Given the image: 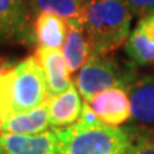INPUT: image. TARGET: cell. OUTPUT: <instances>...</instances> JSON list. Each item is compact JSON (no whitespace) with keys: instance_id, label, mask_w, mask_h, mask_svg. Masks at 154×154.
Returning a JSON list of instances; mask_svg holds the SVG:
<instances>
[{"instance_id":"obj_9","label":"cell","mask_w":154,"mask_h":154,"mask_svg":"<svg viewBox=\"0 0 154 154\" xmlns=\"http://www.w3.org/2000/svg\"><path fill=\"white\" fill-rule=\"evenodd\" d=\"M127 93L132 121L143 126H154V75L136 79Z\"/></svg>"},{"instance_id":"obj_4","label":"cell","mask_w":154,"mask_h":154,"mask_svg":"<svg viewBox=\"0 0 154 154\" xmlns=\"http://www.w3.org/2000/svg\"><path fill=\"white\" fill-rule=\"evenodd\" d=\"M135 64L121 66L109 55L91 54L75 79L76 89L85 102L110 88H123L128 91L136 80Z\"/></svg>"},{"instance_id":"obj_14","label":"cell","mask_w":154,"mask_h":154,"mask_svg":"<svg viewBox=\"0 0 154 154\" xmlns=\"http://www.w3.org/2000/svg\"><path fill=\"white\" fill-rule=\"evenodd\" d=\"M33 37L37 46L59 49L67 35V21L51 13H40L33 21Z\"/></svg>"},{"instance_id":"obj_16","label":"cell","mask_w":154,"mask_h":154,"mask_svg":"<svg viewBox=\"0 0 154 154\" xmlns=\"http://www.w3.org/2000/svg\"><path fill=\"white\" fill-rule=\"evenodd\" d=\"M128 154H154V134L137 131Z\"/></svg>"},{"instance_id":"obj_5","label":"cell","mask_w":154,"mask_h":154,"mask_svg":"<svg viewBox=\"0 0 154 154\" xmlns=\"http://www.w3.org/2000/svg\"><path fill=\"white\" fill-rule=\"evenodd\" d=\"M30 14L27 0H0V40L35 41Z\"/></svg>"},{"instance_id":"obj_17","label":"cell","mask_w":154,"mask_h":154,"mask_svg":"<svg viewBox=\"0 0 154 154\" xmlns=\"http://www.w3.org/2000/svg\"><path fill=\"white\" fill-rule=\"evenodd\" d=\"M132 16L146 17L154 14V0H122Z\"/></svg>"},{"instance_id":"obj_13","label":"cell","mask_w":154,"mask_h":154,"mask_svg":"<svg viewBox=\"0 0 154 154\" xmlns=\"http://www.w3.org/2000/svg\"><path fill=\"white\" fill-rule=\"evenodd\" d=\"M46 102L40 107L14 113L0 121V132L17 135H37L50 130Z\"/></svg>"},{"instance_id":"obj_20","label":"cell","mask_w":154,"mask_h":154,"mask_svg":"<svg viewBox=\"0 0 154 154\" xmlns=\"http://www.w3.org/2000/svg\"><path fill=\"white\" fill-rule=\"evenodd\" d=\"M79 2H80V3H82V4H84V5H86V4H88V3H90V2H93V0H79Z\"/></svg>"},{"instance_id":"obj_11","label":"cell","mask_w":154,"mask_h":154,"mask_svg":"<svg viewBox=\"0 0 154 154\" xmlns=\"http://www.w3.org/2000/svg\"><path fill=\"white\" fill-rule=\"evenodd\" d=\"M48 114L51 127L63 128L76 123L82 112L84 102L80 93L72 84L64 93L55 96H49L46 100Z\"/></svg>"},{"instance_id":"obj_19","label":"cell","mask_w":154,"mask_h":154,"mask_svg":"<svg viewBox=\"0 0 154 154\" xmlns=\"http://www.w3.org/2000/svg\"><path fill=\"white\" fill-rule=\"evenodd\" d=\"M16 62L9 58L2 57L0 55V77H3L4 75H7L8 72H11L14 67H16Z\"/></svg>"},{"instance_id":"obj_6","label":"cell","mask_w":154,"mask_h":154,"mask_svg":"<svg viewBox=\"0 0 154 154\" xmlns=\"http://www.w3.org/2000/svg\"><path fill=\"white\" fill-rule=\"evenodd\" d=\"M59 130L37 135H17L0 132V154H59Z\"/></svg>"},{"instance_id":"obj_8","label":"cell","mask_w":154,"mask_h":154,"mask_svg":"<svg viewBox=\"0 0 154 154\" xmlns=\"http://www.w3.org/2000/svg\"><path fill=\"white\" fill-rule=\"evenodd\" d=\"M33 57L45 75L49 96H55L64 93L72 85L69 77L71 73L67 68L63 53L59 49L37 46Z\"/></svg>"},{"instance_id":"obj_15","label":"cell","mask_w":154,"mask_h":154,"mask_svg":"<svg viewBox=\"0 0 154 154\" xmlns=\"http://www.w3.org/2000/svg\"><path fill=\"white\" fill-rule=\"evenodd\" d=\"M27 4L35 17L40 13H51L64 21L82 19L85 8L79 0H27Z\"/></svg>"},{"instance_id":"obj_7","label":"cell","mask_w":154,"mask_h":154,"mask_svg":"<svg viewBox=\"0 0 154 154\" xmlns=\"http://www.w3.org/2000/svg\"><path fill=\"white\" fill-rule=\"evenodd\" d=\"M86 103L99 121L109 126H118L130 118L128 93L123 88L107 89Z\"/></svg>"},{"instance_id":"obj_3","label":"cell","mask_w":154,"mask_h":154,"mask_svg":"<svg viewBox=\"0 0 154 154\" xmlns=\"http://www.w3.org/2000/svg\"><path fill=\"white\" fill-rule=\"evenodd\" d=\"M139 130L76 122L59 130V154H128Z\"/></svg>"},{"instance_id":"obj_2","label":"cell","mask_w":154,"mask_h":154,"mask_svg":"<svg viewBox=\"0 0 154 154\" xmlns=\"http://www.w3.org/2000/svg\"><path fill=\"white\" fill-rule=\"evenodd\" d=\"M48 98L44 72L35 57H27L0 77V121L11 114L40 107Z\"/></svg>"},{"instance_id":"obj_12","label":"cell","mask_w":154,"mask_h":154,"mask_svg":"<svg viewBox=\"0 0 154 154\" xmlns=\"http://www.w3.org/2000/svg\"><path fill=\"white\" fill-rule=\"evenodd\" d=\"M125 44L126 53L134 64H154V14L139 21Z\"/></svg>"},{"instance_id":"obj_10","label":"cell","mask_w":154,"mask_h":154,"mask_svg":"<svg viewBox=\"0 0 154 154\" xmlns=\"http://www.w3.org/2000/svg\"><path fill=\"white\" fill-rule=\"evenodd\" d=\"M62 53L71 75L79 72L93 54L89 36L82 25V19L67 21V35Z\"/></svg>"},{"instance_id":"obj_1","label":"cell","mask_w":154,"mask_h":154,"mask_svg":"<svg viewBox=\"0 0 154 154\" xmlns=\"http://www.w3.org/2000/svg\"><path fill=\"white\" fill-rule=\"evenodd\" d=\"M132 14L122 0H93L84 8L82 25L93 54L108 55L126 42Z\"/></svg>"},{"instance_id":"obj_18","label":"cell","mask_w":154,"mask_h":154,"mask_svg":"<svg viewBox=\"0 0 154 154\" xmlns=\"http://www.w3.org/2000/svg\"><path fill=\"white\" fill-rule=\"evenodd\" d=\"M79 123H82V125H93V123H96V122H100L99 118L95 116V113L91 110V108L89 107V104L84 102V107H82V112L80 114V118Z\"/></svg>"}]
</instances>
